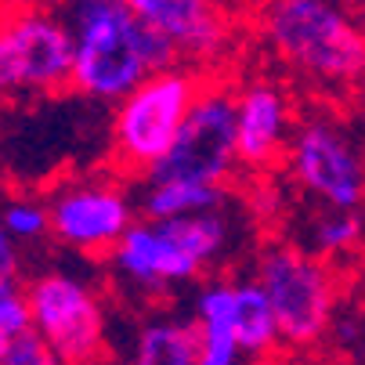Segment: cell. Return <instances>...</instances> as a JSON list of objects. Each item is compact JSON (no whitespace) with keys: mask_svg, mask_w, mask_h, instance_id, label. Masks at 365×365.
<instances>
[{"mask_svg":"<svg viewBox=\"0 0 365 365\" xmlns=\"http://www.w3.org/2000/svg\"><path fill=\"white\" fill-rule=\"evenodd\" d=\"M202 87L199 69H167L138 83L113 113V163L120 174L148 178L174 148L181 123Z\"/></svg>","mask_w":365,"mask_h":365,"instance_id":"6","label":"cell"},{"mask_svg":"<svg viewBox=\"0 0 365 365\" xmlns=\"http://www.w3.org/2000/svg\"><path fill=\"white\" fill-rule=\"evenodd\" d=\"M192 322L199 329L195 365H242L246 354L235 333V279H210L195 289Z\"/></svg>","mask_w":365,"mask_h":365,"instance_id":"13","label":"cell"},{"mask_svg":"<svg viewBox=\"0 0 365 365\" xmlns=\"http://www.w3.org/2000/svg\"><path fill=\"white\" fill-rule=\"evenodd\" d=\"M228 188L217 185H195V181H145L141 199H138V214L145 221H181L195 214H210L225 210Z\"/></svg>","mask_w":365,"mask_h":365,"instance_id":"14","label":"cell"},{"mask_svg":"<svg viewBox=\"0 0 365 365\" xmlns=\"http://www.w3.org/2000/svg\"><path fill=\"white\" fill-rule=\"evenodd\" d=\"M0 333H8L11 340L33 333L26 286L19 279H11V275H0Z\"/></svg>","mask_w":365,"mask_h":365,"instance_id":"19","label":"cell"},{"mask_svg":"<svg viewBox=\"0 0 365 365\" xmlns=\"http://www.w3.org/2000/svg\"><path fill=\"white\" fill-rule=\"evenodd\" d=\"M83 365H113L109 358H98V361H83Z\"/></svg>","mask_w":365,"mask_h":365,"instance_id":"27","label":"cell"},{"mask_svg":"<svg viewBox=\"0 0 365 365\" xmlns=\"http://www.w3.org/2000/svg\"><path fill=\"white\" fill-rule=\"evenodd\" d=\"M0 365H66V361L51 351L36 333H26V336L11 340V351H8V358Z\"/></svg>","mask_w":365,"mask_h":365,"instance_id":"20","label":"cell"},{"mask_svg":"<svg viewBox=\"0 0 365 365\" xmlns=\"http://www.w3.org/2000/svg\"><path fill=\"white\" fill-rule=\"evenodd\" d=\"M195 361H199V329L192 319L155 315L134 336L130 365H195Z\"/></svg>","mask_w":365,"mask_h":365,"instance_id":"15","label":"cell"},{"mask_svg":"<svg viewBox=\"0 0 365 365\" xmlns=\"http://www.w3.org/2000/svg\"><path fill=\"white\" fill-rule=\"evenodd\" d=\"M297 106L286 83L272 76H253L235 87V141H239V167L246 170H272L286 160L289 138L297 130Z\"/></svg>","mask_w":365,"mask_h":365,"instance_id":"12","label":"cell"},{"mask_svg":"<svg viewBox=\"0 0 365 365\" xmlns=\"http://www.w3.org/2000/svg\"><path fill=\"white\" fill-rule=\"evenodd\" d=\"M361 15H365V0H361Z\"/></svg>","mask_w":365,"mask_h":365,"instance_id":"29","label":"cell"},{"mask_svg":"<svg viewBox=\"0 0 365 365\" xmlns=\"http://www.w3.org/2000/svg\"><path fill=\"white\" fill-rule=\"evenodd\" d=\"M0 199H4V195H0ZM19 268H22V250L8 239L4 221H0V275H11V279H19Z\"/></svg>","mask_w":365,"mask_h":365,"instance_id":"22","label":"cell"},{"mask_svg":"<svg viewBox=\"0 0 365 365\" xmlns=\"http://www.w3.org/2000/svg\"><path fill=\"white\" fill-rule=\"evenodd\" d=\"M235 242V225L225 210L195 214L181 221H145L138 217L109 253L116 279L138 293H167L195 282L214 268Z\"/></svg>","mask_w":365,"mask_h":365,"instance_id":"3","label":"cell"},{"mask_svg":"<svg viewBox=\"0 0 365 365\" xmlns=\"http://www.w3.org/2000/svg\"><path fill=\"white\" fill-rule=\"evenodd\" d=\"M365 242V221L361 214H336L326 210L315 225H311V253L322 257V260H340L354 250H361Z\"/></svg>","mask_w":365,"mask_h":365,"instance_id":"17","label":"cell"},{"mask_svg":"<svg viewBox=\"0 0 365 365\" xmlns=\"http://www.w3.org/2000/svg\"><path fill=\"white\" fill-rule=\"evenodd\" d=\"M40 4H62V8H69V4H76V0H40Z\"/></svg>","mask_w":365,"mask_h":365,"instance_id":"26","label":"cell"},{"mask_svg":"<svg viewBox=\"0 0 365 365\" xmlns=\"http://www.w3.org/2000/svg\"><path fill=\"white\" fill-rule=\"evenodd\" d=\"M282 163L297 188L319 199L326 210L358 214L365 206V141L344 116H300Z\"/></svg>","mask_w":365,"mask_h":365,"instance_id":"7","label":"cell"},{"mask_svg":"<svg viewBox=\"0 0 365 365\" xmlns=\"http://www.w3.org/2000/svg\"><path fill=\"white\" fill-rule=\"evenodd\" d=\"M361 279H365V253H361Z\"/></svg>","mask_w":365,"mask_h":365,"instance_id":"28","label":"cell"},{"mask_svg":"<svg viewBox=\"0 0 365 365\" xmlns=\"http://www.w3.org/2000/svg\"><path fill=\"white\" fill-rule=\"evenodd\" d=\"M51 239L83 257H109L138 221V202L113 178H69L51 188Z\"/></svg>","mask_w":365,"mask_h":365,"instance_id":"10","label":"cell"},{"mask_svg":"<svg viewBox=\"0 0 365 365\" xmlns=\"http://www.w3.org/2000/svg\"><path fill=\"white\" fill-rule=\"evenodd\" d=\"M257 36L311 91L347 98L365 73V15L351 0H272Z\"/></svg>","mask_w":365,"mask_h":365,"instance_id":"1","label":"cell"},{"mask_svg":"<svg viewBox=\"0 0 365 365\" xmlns=\"http://www.w3.org/2000/svg\"><path fill=\"white\" fill-rule=\"evenodd\" d=\"M73 83L66 15L40 0H0V98H47Z\"/></svg>","mask_w":365,"mask_h":365,"instance_id":"5","label":"cell"},{"mask_svg":"<svg viewBox=\"0 0 365 365\" xmlns=\"http://www.w3.org/2000/svg\"><path fill=\"white\" fill-rule=\"evenodd\" d=\"M123 4L141 26L160 33L178 51L181 66L195 62L199 76L225 62L235 47V19L221 0H123Z\"/></svg>","mask_w":365,"mask_h":365,"instance_id":"11","label":"cell"},{"mask_svg":"<svg viewBox=\"0 0 365 365\" xmlns=\"http://www.w3.org/2000/svg\"><path fill=\"white\" fill-rule=\"evenodd\" d=\"M0 221H4V232L19 250L36 246L51 235L47 202L36 199V195H4L0 199Z\"/></svg>","mask_w":365,"mask_h":365,"instance_id":"18","label":"cell"},{"mask_svg":"<svg viewBox=\"0 0 365 365\" xmlns=\"http://www.w3.org/2000/svg\"><path fill=\"white\" fill-rule=\"evenodd\" d=\"M33 333L66 365L98 361L109 344L106 307L98 289L69 272H43L26 286Z\"/></svg>","mask_w":365,"mask_h":365,"instance_id":"9","label":"cell"},{"mask_svg":"<svg viewBox=\"0 0 365 365\" xmlns=\"http://www.w3.org/2000/svg\"><path fill=\"white\" fill-rule=\"evenodd\" d=\"M361 333H365V326H361L358 315H340V311H336V319H333V326H329V336H333V340H340L344 347H354V344L361 340Z\"/></svg>","mask_w":365,"mask_h":365,"instance_id":"21","label":"cell"},{"mask_svg":"<svg viewBox=\"0 0 365 365\" xmlns=\"http://www.w3.org/2000/svg\"><path fill=\"white\" fill-rule=\"evenodd\" d=\"M354 98H358V113H361V120H365V73H361V80H358V91H354Z\"/></svg>","mask_w":365,"mask_h":365,"instance_id":"24","label":"cell"},{"mask_svg":"<svg viewBox=\"0 0 365 365\" xmlns=\"http://www.w3.org/2000/svg\"><path fill=\"white\" fill-rule=\"evenodd\" d=\"M8 351H11V336H8V333H0V361L8 358Z\"/></svg>","mask_w":365,"mask_h":365,"instance_id":"25","label":"cell"},{"mask_svg":"<svg viewBox=\"0 0 365 365\" xmlns=\"http://www.w3.org/2000/svg\"><path fill=\"white\" fill-rule=\"evenodd\" d=\"M221 4H225V11L232 19H257L260 11L272 4V0H221Z\"/></svg>","mask_w":365,"mask_h":365,"instance_id":"23","label":"cell"},{"mask_svg":"<svg viewBox=\"0 0 365 365\" xmlns=\"http://www.w3.org/2000/svg\"><path fill=\"white\" fill-rule=\"evenodd\" d=\"M73 36V83L69 91L91 101H120L145 83L152 73L178 69V51L148 26L123 0H76L66 8Z\"/></svg>","mask_w":365,"mask_h":365,"instance_id":"2","label":"cell"},{"mask_svg":"<svg viewBox=\"0 0 365 365\" xmlns=\"http://www.w3.org/2000/svg\"><path fill=\"white\" fill-rule=\"evenodd\" d=\"M253 279L275 311L282 344L311 347L329 336L340 311V275L329 260L293 242H268L253 260Z\"/></svg>","mask_w":365,"mask_h":365,"instance_id":"4","label":"cell"},{"mask_svg":"<svg viewBox=\"0 0 365 365\" xmlns=\"http://www.w3.org/2000/svg\"><path fill=\"white\" fill-rule=\"evenodd\" d=\"M239 170L235 141V87L217 76H202V87L181 123L174 148L145 181H195L228 188Z\"/></svg>","mask_w":365,"mask_h":365,"instance_id":"8","label":"cell"},{"mask_svg":"<svg viewBox=\"0 0 365 365\" xmlns=\"http://www.w3.org/2000/svg\"><path fill=\"white\" fill-rule=\"evenodd\" d=\"M235 333H239L242 354H250V358H264L268 351H275L282 344L275 311L253 275L235 279Z\"/></svg>","mask_w":365,"mask_h":365,"instance_id":"16","label":"cell"}]
</instances>
